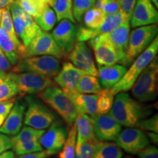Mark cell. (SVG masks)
Returning <instances> with one entry per match:
<instances>
[{
    "mask_svg": "<svg viewBox=\"0 0 158 158\" xmlns=\"http://www.w3.org/2000/svg\"><path fill=\"white\" fill-rule=\"evenodd\" d=\"M152 113L149 106L136 101L126 92L116 94L109 114L122 126L134 127L140 120L148 117Z\"/></svg>",
    "mask_w": 158,
    "mask_h": 158,
    "instance_id": "6da1fadb",
    "label": "cell"
},
{
    "mask_svg": "<svg viewBox=\"0 0 158 158\" xmlns=\"http://www.w3.org/2000/svg\"><path fill=\"white\" fill-rule=\"evenodd\" d=\"M38 97L44 103L59 114L69 126L74 123L78 110L64 90L52 85L38 93Z\"/></svg>",
    "mask_w": 158,
    "mask_h": 158,
    "instance_id": "7a4b0ae2",
    "label": "cell"
},
{
    "mask_svg": "<svg viewBox=\"0 0 158 158\" xmlns=\"http://www.w3.org/2000/svg\"><path fill=\"white\" fill-rule=\"evenodd\" d=\"M157 52L158 37L156 36L151 44L137 56V59L134 61L130 68L127 70L121 80L110 89L112 94L116 95L118 92L130 90L142 71L157 56Z\"/></svg>",
    "mask_w": 158,
    "mask_h": 158,
    "instance_id": "3957f363",
    "label": "cell"
},
{
    "mask_svg": "<svg viewBox=\"0 0 158 158\" xmlns=\"http://www.w3.org/2000/svg\"><path fill=\"white\" fill-rule=\"evenodd\" d=\"M132 94L140 102L155 100L158 92V62L156 56L142 71L134 83Z\"/></svg>",
    "mask_w": 158,
    "mask_h": 158,
    "instance_id": "277c9868",
    "label": "cell"
},
{
    "mask_svg": "<svg viewBox=\"0 0 158 158\" xmlns=\"http://www.w3.org/2000/svg\"><path fill=\"white\" fill-rule=\"evenodd\" d=\"M25 101L27 107H26L23 123L26 126L38 130H45L58 119V116L50 108L35 97L27 95Z\"/></svg>",
    "mask_w": 158,
    "mask_h": 158,
    "instance_id": "5b68a950",
    "label": "cell"
},
{
    "mask_svg": "<svg viewBox=\"0 0 158 158\" xmlns=\"http://www.w3.org/2000/svg\"><path fill=\"white\" fill-rule=\"evenodd\" d=\"M61 68L59 59L49 55H43L21 58L11 69V72H31L52 78L58 74Z\"/></svg>",
    "mask_w": 158,
    "mask_h": 158,
    "instance_id": "8992f818",
    "label": "cell"
},
{
    "mask_svg": "<svg viewBox=\"0 0 158 158\" xmlns=\"http://www.w3.org/2000/svg\"><path fill=\"white\" fill-rule=\"evenodd\" d=\"M10 11L15 34L22 41L23 46L27 47L42 30L35 22L34 18L23 10L16 0L10 5Z\"/></svg>",
    "mask_w": 158,
    "mask_h": 158,
    "instance_id": "52a82bcc",
    "label": "cell"
},
{
    "mask_svg": "<svg viewBox=\"0 0 158 158\" xmlns=\"http://www.w3.org/2000/svg\"><path fill=\"white\" fill-rule=\"evenodd\" d=\"M7 76L16 85L21 96L38 94L54 85V82L49 77L31 72H10L7 73Z\"/></svg>",
    "mask_w": 158,
    "mask_h": 158,
    "instance_id": "ba28073f",
    "label": "cell"
},
{
    "mask_svg": "<svg viewBox=\"0 0 158 158\" xmlns=\"http://www.w3.org/2000/svg\"><path fill=\"white\" fill-rule=\"evenodd\" d=\"M43 55L54 56L59 60L64 59L67 55L56 43L51 34L44 31H41L25 47L21 58Z\"/></svg>",
    "mask_w": 158,
    "mask_h": 158,
    "instance_id": "9c48e42d",
    "label": "cell"
},
{
    "mask_svg": "<svg viewBox=\"0 0 158 158\" xmlns=\"http://www.w3.org/2000/svg\"><path fill=\"white\" fill-rule=\"evenodd\" d=\"M157 26L151 24L136 27L130 32L126 54L130 61L133 62V59L151 44L157 36Z\"/></svg>",
    "mask_w": 158,
    "mask_h": 158,
    "instance_id": "30bf717a",
    "label": "cell"
},
{
    "mask_svg": "<svg viewBox=\"0 0 158 158\" xmlns=\"http://www.w3.org/2000/svg\"><path fill=\"white\" fill-rule=\"evenodd\" d=\"M68 130L60 119H56L40 138L43 148L51 155L59 152L68 138Z\"/></svg>",
    "mask_w": 158,
    "mask_h": 158,
    "instance_id": "8fae6325",
    "label": "cell"
},
{
    "mask_svg": "<svg viewBox=\"0 0 158 158\" xmlns=\"http://www.w3.org/2000/svg\"><path fill=\"white\" fill-rule=\"evenodd\" d=\"M127 20L130 21V19L124 15L122 10H120L111 14L106 15L103 22L96 29H90L84 26H79V27L77 28L76 31L77 41L80 42L89 41L98 35L109 32Z\"/></svg>",
    "mask_w": 158,
    "mask_h": 158,
    "instance_id": "7c38bea8",
    "label": "cell"
},
{
    "mask_svg": "<svg viewBox=\"0 0 158 158\" xmlns=\"http://www.w3.org/2000/svg\"><path fill=\"white\" fill-rule=\"evenodd\" d=\"M89 44L93 49L98 65L120 64L125 66V62L121 55L101 35L89 40Z\"/></svg>",
    "mask_w": 158,
    "mask_h": 158,
    "instance_id": "4fadbf2b",
    "label": "cell"
},
{
    "mask_svg": "<svg viewBox=\"0 0 158 158\" xmlns=\"http://www.w3.org/2000/svg\"><path fill=\"white\" fill-rule=\"evenodd\" d=\"M116 143L127 153L137 155L149 144L148 136L139 128L128 127L120 132Z\"/></svg>",
    "mask_w": 158,
    "mask_h": 158,
    "instance_id": "5bb4252c",
    "label": "cell"
},
{
    "mask_svg": "<svg viewBox=\"0 0 158 158\" xmlns=\"http://www.w3.org/2000/svg\"><path fill=\"white\" fill-rule=\"evenodd\" d=\"M68 54L71 63L76 68L84 71L86 74L98 77V69L89 48L85 42L77 41Z\"/></svg>",
    "mask_w": 158,
    "mask_h": 158,
    "instance_id": "9a60e30c",
    "label": "cell"
},
{
    "mask_svg": "<svg viewBox=\"0 0 158 158\" xmlns=\"http://www.w3.org/2000/svg\"><path fill=\"white\" fill-rule=\"evenodd\" d=\"M94 134L100 141H115L120 132L122 125L109 114L94 116Z\"/></svg>",
    "mask_w": 158,
    "mask_h": 158,
    "instance_id": "2e32d148",
    "label": "cell"
},
{
    "mask_svg": "<svg viewBox=\"0 0 158 158\" xmlns=\"http://www.w3.org/2000/svg\"><path fill=\"white\" fill-rule=\"evenodd\" d=\"M158 21V12L150 0H136L130 18L132 28L155 24Z\"/></svg>",
    "mask_w": 158,
    "mask_h": 158,
    "instance_id": "e0dca14e",
    "label": "cell"
},
{
    "mask_svg": "<svg viewBox=\"0 0 158 158\" xmlns=\"http://www.w3.org/2000/svg\"><path fill=\"white\" fill-rule=\"evenodd\" d=\"M130 32V23L129 20H127V21H124L121 25L114 29V30L101 35L106 40L113 45L118 54L121 55V56L125 62L126 67L133 62L128 59L127 54H126Z\"/></svg>",
    "mask_w": 158,
    "mask_h": 158,
    "instance_id": "ac0fdd59",
    "label": "cell"
},
{
    "mask_svg": "<svg viewBox=\"0 0 158 158\" xmlns=\"http://www.w3.org/2000/svg\"><path fill=\"white\" fill-rule=\"evenodd\" d=\"M77 28L73 22L70 20L63 19L53 30L51 35L56 43L64 52H70L76 40Z\"/></svg>",
    "mask_w": 158,
    "mask_h": 158,
    "instance_id": "d6986e66",
    "label": "cell"
},
{
    "mask_svg": "<svg viewBox=\"0 0 158 158\" xmlns=\"http://www.w3.org/2000/svg\"><path fill=\"white\" fill-rule=\"evenodd\" d=\"M25 110L26 103L15 100L13 108L0 127V133L11 136L19 133L23 126Z\"/></svg>",
    "mask_w": 158,
    "mask_h": 158,
    "instance_id": "ffe728a7",
    "label": "cell"
},
{
    "mask_svg": "<svg viewBox=\"0 0 158 158\" xmlns=\"http://www.w3.org/2000/svg\"><path fill=\"white\" fill-rule=\"evenodd\" d=\"M78 110V113L87 114L91 117L97 115V94H84L76 89H63Z\"/></svg>",
    "mask_w": 158,
    "mask_h": 158,
    "instance_id": "44dd1931",
    "label": "cell"
},
{
    "mask_svg": "<svg viewBox=\"0 0 158 158\" xmlns=\"http://www.w3.org/2000/svg\"><path fill=\"white\" fill-rule=\"evenodd\" d=\"M86 73L70 62L63 63L61 70L54 77V81L62 89H76L78 81ZM88 75V74H87Z\"/></svg>",
    "mask_w": 158,
    "mask_h": 158,
    "instance_id": "7402d4cb",
    "label": "cell"
},
{
    "mask_svg": "<svg viewBox=\"0 0 158 158\" xmlns=\"http://www.w3.org/2000/svg\"><path fill=\"white\" fill-rule=\"evenodd\" d=\"M127 70V67L120 64L98 65V76L102 87L111 89L121 80Z\"/></svg>",
    "mask_w": 158,
    "mask_h": 158,
    "instance_id": "603a6c76",
    "label": "cell"
},
{
    "mask_svg": "<svg viewBox=\"0 0 158 158\" xmlns=\"http://www.w3.org/2000/svg\"><path fill=\"white\" fill-rule=\"evenodd\" d=\"M76 127V141L85 142L94 135V120L87 114L78 113L75 119Z\"/></svg>",
    "mask_w": 158,
    "mask_h": 158,
    "instance_id": "cb8c5ba5",
    "label": "cell"
},
{
    "mask_svg": "<svg viewBox=\"0 0 158 158\" xmlns=\"http://www.w3.org/2000/svg\"><path fill=\"white\" fill-rule=\"evenodd\" d=\"M0 49L12 65H15L21 59V53L7 31L0 27Z\"/></svg>",
    "mask_w": 158,
    "mask_h": 158,
    "instance_id": "d4e9b609",
    "label": "cell"
},
{
    "mask_svg": "<svg viewBox=\"0 0 158 158\" xmlns=\"http://www.w3.org/2000/svg\"><path fill=\"white\" fill-rule=\"evenodd\" d=\"M123 152L116 143L99 141L91 158H122Z\"/></svg>",
    "mask_w": 158,
    "mask_h": 158,
    "instance_id": "484cf974",
    "label": "cell"
},
{
    "mask_svg": "<svg viewBox=\"0 0 158 158\" xmlns=\"http://www.w3.org/2000/svg\"><path fill=\"white\" fill-rule=\"evenodd\" d=\"M0 27H3L6 31H7L10 37L13 40V42L16 45L18 48L19 49L20 53H21V59L22 56L23 52L24 51L25 47L23 46L22 43L19 40V37H17L16 34H15L14 27H13V19H12V16L10 14V6L9 7H5V8L2 9V17H1V23H0Z\"/></svg>",
    "mask_w": 158,
    "mask_h": 158,
    "instance_id": "4316f807",
    "label": "cell"
},
{
    "mask_svg": "<svg viewBox=\"0 0 158 158\" xmlns=\"http://www.w3.org/2000/svg\"><path fill=\"white\" fill-rule=\"evenodd\" d=\"M76 89L84 94H98L102 87L96 76L85 74L78 81Z\"/></svg>",
    "mask_w": 158,
    "mask_h": 158,
    "instance_id": "83f0119b",
    "label": "cell"
},
{
    "mask_svg": "<svg viewBox=\"0 0 158 158\" xmlns=\"http://www.w3.org/2000/svg\"><path fill=\"white\" fill-rule=\"evenodd\" d=\"M34 19L41 30L44 31H51L56 23V13L48 5H46L40 14L34 18Z\"/></svg>",
    "mask_w": 158,
    "mask_h": 158,
    "instance_id": "f1b7e54d",
    "label": "cell"
},
{
    "mask_svg": "<svg viewBox=\"0 0 158 158\" xmlns=\"http://www.w3.org/2000/svg\"><path fill=\"white\" fill-rule=\"evenodd\" d=\"M45 131V130H38L29 126H25L21 128L19 133L11 138L12 143H27V142L40 140Z\"/></svg>",
    "mask_w": 158,
    "mask_h": 158,
    "instance_id": "f546056e",
    "label": "cell"
},
{
    "mask_svg": "<svg viewBox=\"0 0 158 158\" xmlns=\"http://www.w3.org/2000/svg\"><path fill=\"white\" fill-rule=\"evenodd\" d=\"M97 94V114L102 115L108 114L111 109L114 100V95L112 94L110 89H104Z\"/></svg>",
    "mask_w": 158,
    "mask_h": 158,
    "instance_id": "4dcf8cb0",
    "label": "cell"
},
{
    "mask_svg": "<svg viewBox=\"0 0 158 158\" xmlns=\"http://www.w3.org/2000/svg\"><path fill=\"white\" fill-rule=\"evenodd\" d=\"M54 9L56 21H60L63 19H68L76 23L73 15V0H56Z\"/></svg>",
    "mask_w": 158,
    "mask_h": 158,
    "instance_id": "1f68e13d",
    "label": "cell"
},
{
    "mask_svg": "<svg viewBox=\"0 0 158 158\" xmlns=\"http://www.w3.org/2000/svg\"><path fill=\"white\" fill-rule=\"evenodd\" d=\"M76 143V127L74 123L70 126L66 141L59 152L58 158H75Z\"/></svg>",
    "mask_w": 158,
    "mask_h": 158,
    "instance_id": "d6a6232c",
    "label": "cell"
},
{
    "mask_svg": "<svg viewBox=\"0 0 158 158\" xmlns=\"http://www.w3.org/2000/svg\"><path fill=\"white\" fill-rule=\"evenodd\" d=\"M106 17V14L101 10L92 7L85 13L83 16V21L85 27L90 29H96L101 25Z\"/></svg>",
    "mask_w": 158,
    "mask_h": 158,
    "instance_id": "836d02e7",
    "label": "cell"
},
{
    "mask_svg": "<svg viewBox=\"0 0 158 158\" xmlns=\"http://www.w3.org/2000/svg\"><path fill=\"white\" fill-rule=\"evenodd\" d=\"M98 141L99 140H98L95 135L83 143L76 141L75 158H91L94 147Z\"/></svg>",
    "mask_w": 158,
    "mask_h": 158,
    "instance_id": "e575fe53",
    "label": "cell"
},
{
    "mask_svg": "<svg viewBox=\"0 0 158 158\" xmlns=\"http://www.w3.org/2000/svg\"><path fill=\"white\" fill-rule=\"evenodd\" d=\"M23 10L32 18L37 17L48 5L45 0H16Z\"/></svg>",
    "mask_w": 158,
    "mask_h": 158,
    "instance_id": "d590c367",
    "label": "cell"
},
{
    "mask_svg": "<svg viewBox=\"0 0 158 158\" xmlns=\"http://www.w3.org/2000/svg\"><path fill=\"white\" fill-rule=\"evenodd\" d=\"M96 0H73V15L78 23L82 21L83 16L89 10L94 7Z\"/></svg>",
    "mask_w": 158,
    "mask_h": 158,
    "instance_id": "8d00e7d4",
    "label": "cell"
},
{
    "mask_svg": "<svg viewBox=\"0 0 158 158\" xmlns=\"http://www.w3.org/2000/svg\"><path fill=\"white\" fill-rule=\"evenodd\" d=\"M19 94L17 86L7 76L2 82L0 83V101L8 100Z\"/></svg>",
    "mask_w": 158,
    "mask_h": 158,
    "instance_id": "74e56055",
    "label": "cell"
},
{
    "mask_svg": "<svg viewBox=\"0 0 158 158\" xmlns=\"http://www.w3.org/2000/svg\"><path fill=\"white\" fill-rule=\"evenodd\" d=\"M12 149L14 153L18 155H26V154L36 152L43 150V148L40 143V140L27 142V143H19L13 144Z\"/></svg>",
    "mask_w": 158,
    "mask_h": 158,
    "instance_id": "f35d334b",
    "label": "cell"
},
{
    "mask_svg": "<svg viewBox=\"0 0 158 158\" xmlns=\"http://www.w3.org/2000/svg\"><path fill=\"white\" fill-rule=\"evenodd\" d=\"M95 5L97 8L101 10L106 15L121 10L120 0H97Z\"/></svg>",
    "mask_w": 158,
    "mask_h": 158,
    "instance_id": "ab89813d",
    "label": "cell"
},
{
    "mask_svg": "<svg viewBox=\"0 0 158 158\" xmlns=\"http://www.w3.org/2000/svg\"><path fill=\"white\" fill-rule=\"evenodd\" d=\"M135 127L141 130H145L152 131L153 133H158V115L157 114L149 118H145L140 120L135 124Z\"/></svg>",
    "mask_w": 158,
    "mask_h": 158,
    "instance_id": "60d3db41",
    "label": "cell"
},
{
    "mask_svg": "<svg viewBox=\"0 0 158 158\" xmlns=\"http://www.w3.org/2000/svg\"><path fill=\"white\" fill-rule=\"evenodd\" d=\"M15 101V100L14 98L5 100V101H0V127L3 124L7 116L8 115L11 108H13Z\"/></svg>",
    "mask_w": 158,
    "mask_h": 158,
    "instance_id": "b9f144b4",
    "label": "cell"
},
{
    "mask_svg": "<svg viewBox=\"0 0 158 158\" xmlns=\"http://www.w3.org/2000/svg\"><path fill=\"white\" fill-rule=\"evenodd\" d=\"M136 3V0H120L121 10L124 15L130 19Z\"/></svg>",
    "mask_w": 158,
    "mask_h": 158,
    "instance_id": "7bdbcfd3",
    "label": "cell"
},
{
    "mask_svg": "<svg viewBox=\"0 0 158 158\" xmlns=\"http://www.w3.org/2000/svg\"><path fill=\"white\" fill-rule=\"evenodd\" d=\"M137 155L139 158H158V150L155 146L149 144Z\"/></svg>",
    "mask_w": 158,
    "mask_h": 158,
    "instance_id": "ee69618b",
    "label": "cell"
},
{
    "mask_svg": "<svg viewBox=\"0 0 158 158\" xmlns=\"http://www.w3.org/2000/svg\"><path fill=\"white\" fill-rule=\"evenodd\" d=\"M13 147L11 138L5 134L0 133V154L7 151Z\"/></svg>",
    "mask_w": 158,
    "mask_h": 158,
    "instance_id": "f6af8a7d",
    "label": "cell"
},
{
    "mask_svg": "<svg viewBox=\"0 0 158 158\" xmlns=\"http://www.w3.org/2000/svg\"><path fill=\"white\" fill-rule=\"evenodd\" d=\"M11 69L12 64L9 62V60L6 57L5 55L4 54L1 49H0V70L7 72V71L10 70Z\"/></svg>",
    "mask_w": 158,
    "mask_h": 158,
    "instance_id": "bcb514c9",
    "label": "cell"
},
{
    "mask_svg": "<svg viewBox=\"0 0 158 158\" xmlns=\"http://www.w3.org/2000/svg\"><path fill=\"white\" fill-rule=\"evenodd\" d=\"M49 156H51V155L45 149L42 150V151L36 152L19 155V157L18 158H48Z\"/></svg>",
    "mask_w": 158,
    "mask_h": 158,
    "instance_id": "7dc6e473",
    "label": "cell"
},
{
    "mask_svg": "<svg viewBox=\"0 0 158 158\" xmlns=\"http://www.w3.org/2000/svg\"><path fill=\"white\" fill-rule=\"evenodd\" d=\"M0 158H15V153L13 151L7 150L0 154Z\"/></svg>",
    "mask_w": 158,
    "mask_h": 158,
    "instance_id": "c3c4849f",
    "label": "cell"
},
{
    "mask_svg": "<svg viewBox=\"0 0 158 158\" xmlns=\"http://www.w3.org/2000/svg\"><path fill=\"white\" fill-rule=\"evenodd\" d=\"M13 2H14V0H0V9L9 7Z\"/></svg>",
    "mask_w": 158,
    "mask_h": 158,
    "instance_id": "681fc988",
    "label": "cell"
},
{
    "mask_svg": "<svg viewBox=\"0 0 158 158\" xmlns=\"http://www.w3.org/2000/svg\"><path fill=\"white\" fill-rule=\"evenodd\" d=\"M147 136L148 138H149V139L150 141H152L154 143H157L158 142V135H157V133H149L147 134Z\"/></svg>",
    "mask_w": 158,
    "mask_h": 158,
    "instance_id": "f907efd6",
    "label": "cell"
},
{
    "mask_svg": "<svg viewBox=\"0 0 158 158\" xmlns=\"http://www.w3.org/2000/svg\"><path fill=\"white\" fill-rule=\"evenodd\" d=\"M7 73L5 72V71L0 70V83H2L7 77Z\"/></svg>",
    "mask_w": 158,
    "mask_h": 158,
    "instance_id": "816d5d0a",
    "label": "cell"
},
{
    "mask_svg": "<svg viewBox=\"0 0 158 158\" xmlns=\"http://www.w3.org/2000/svg\"><path fill=\"white\" fill-rule=\"evenodd\" d=\"M45 1L51 7H54V4L56 2V0H45Z\"/></svg>",
    "mask_w": 158,
    "mask_h": 158,
    "instance_id": "f5cc1de1",
    "label": "cell"
},
{
    "mask_svg": "<svg viewBox=\"0 0 158 158\" xmlns=\"http://www.w3.org/2000/svg\"><path fill=\"white\" fill-rule=\"evenodd\" d=\"M150 1L152 2V4L154 5L155 6L156 8H157L158 7V0H150Z\"/></svg>",
    "mask_w": 158,
    "mask_h": 158,
    "instance_id": "db71d44e",
    "label": "cell"
},
{
    "mask_svg": "<svg viewBox=\"0 0 158 158\" xmlns=\"http://www.w3.org/2000/svg\"><path fill=\"white\" fill-rule=\"evenodd\" d=\"M2 9H0V23H1V17H2Z\"/></svg>",
    "mask_w": 158,
    "mask_h": 158,
    "instance_id": "11a10c76",
    "label": "cell"
},
{
    "mask_svg": "<svg viewBox=\"0 0 158 158\" xmlns=\"http://www.w3.org/2000/svg\"><path fill=\"white\" fill-rule=\"evenodd\" d=\"M124 158H133V157H132L131 156H126V157H124Z\"/></svg>",
    "mask_w": 158,
    "mask_h": 158,
    "instance_id": "9f6ffc18",
    "label": "cell"
}]
</instances>
